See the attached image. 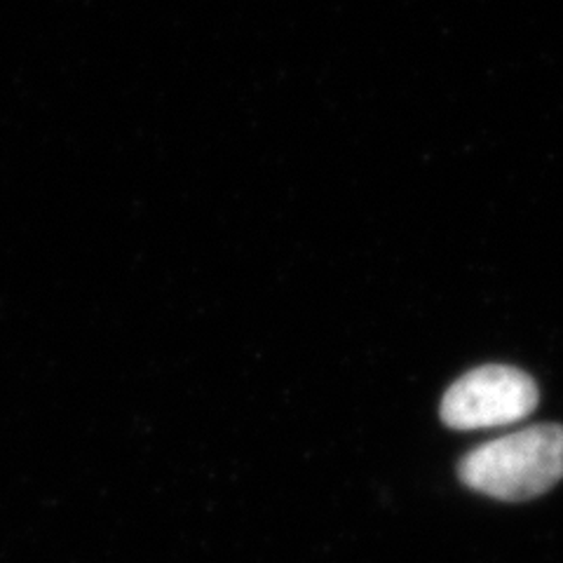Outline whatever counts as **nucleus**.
Returning a JSON list of instances; mask_svg holds the SVG:
<instances>
[{
	"label": "nucleus",
	"mask_w": 563,
	"mask_h": 563,
	"mask_svg": "<svg viewBox=\"0 0 563 563\" xmlns=\"http://www.w3.org/2000/svg\"><path fill=\"white\" fill-rule=\"evenodd\" d=\"M457 477L496 500L538 498L563 479V428L533 426L474 449L457 465Z\"/></svg>",
	"instance_id": "f257e3e1"
},
{
	"label": "nucleus",
	"mask_w": 563,
	"mask_h": 563,
	"mask_svg": "<svg viewBox=\"0 0 563 563\" xmlns=\"http://www.w3.org/2000/svg\"><path fill=\"white\" fill-rule=\"evenodd\" d=\"M536 380L515 366L490 364L455 380L442 401V420L453 430L500 428L538 407Z\"/></svg>",
	"instance_id": "f03ea898"
}]
</instances>
